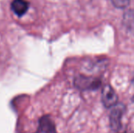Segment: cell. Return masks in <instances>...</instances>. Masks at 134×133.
Here are the masks:
<instances>
[{
    "label": "cell",
    "mask_w": 134,
    "mask_h": 133,
    "mask_svg": "<svg viewBox=\"0 0 134 133\" xmlns=\"http://www.w3.org/2000/svg\"><path fill=\"white\" fill-rule=\"evenodd\" d=\"M75 85L77 89L82 91L95 90L101 85V82L97 78L79 75L75 79Z\"/></svg>",
    "instance_id": "obj_1"
},
{
    "label": "cell",
    "mask_w": 134,
    "mask_h": 133,
    "mask_svg": "<svg viewBox=\"0 0 134 133\" xmlns=\"http://www.w3.org/2000/svg\"><path fill=\"white\" fill-rule=\"evenodd\" d=\"M126 111V107L123 103H117L111 107L109 116L110 125L112 130L118 132L122 126V118Z\"/></svg>",
    "instance_id": "obj_2"
},
{
    "label": "cell",
    "mask_w": 134,
    "mask_h": 133,
    "mask_svg": "<svg viewBox=\"0 0 134 133\" xmlns=\"http://www.w3.org/2000/svg\"><path fill=\"white\" fill-rule=\"evenodd\" d=\"M102 103L107 108H111L118 103L119 97L114 89L110 85L104 86L102 90Z\"/></svg>",
    "instance_id": "obj_3"
},
{
    "label": "cell",
    "mask_w": 134,
    "mask_h": 133,
    "mask_svg": "<svg viewBox=\"0 0 134 133\" xmlns=\"http://www.w3.org/2000/svg\"><path fill=\"white\" fill-rule=\"evenodd\" d=\"M38 133H57L56 125L49 116H43L38 122Z\"/></svg>",
    "instance_id": "obj_4"
},
{
    "label": "cell",
    "mask_w": 134,
    "mask_h": 133,
    "mask_svg": "<svg viewBox=\"0 0 134 133\" xmlns=\"http://www.w3.org/2000/svg\"><path fill=\"white\" fill-rule=\"evenodd\" d=\"M29 7V4L26 0H13L11 3L12 11L18 16H21L26 13Z\"/></svg>",
    "instance_id": "obj_5"
},
{
    "label": "cell",
    "mask_w": 134,
    "mask_h": 133,
    "mask_svg": "<svg viewBox=\"0 0 134 133\" xmlns=\"http://www.w3.org/2000/svg\"><path fill=\"white\" fill-rule=\"evenodd\" d=\"M123 24L126 29L134 35V9H128L123 16Z\"/></svg>",
    "instance_id": "obj_6"
},
{
    "label": "cell",
    "mask_w": 134,
    "mask_h": 133,
    "mask_svg": "<svg viewBox=\"0 0 134 133\" xmlns=\"http://www.w3.org/2000/svg\"><path fill=\"white\" fill-rule=\"evenodd\" d=\"M111 1L115 7L119 9L126 8L130 3V0H111Z\"/></svg>",
    "instance_id": "obj_7"
}]
</instances>
